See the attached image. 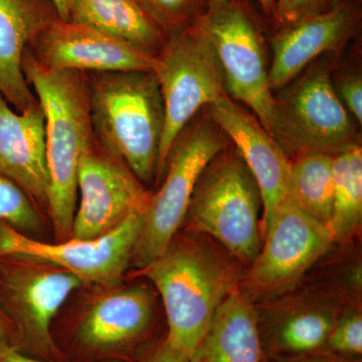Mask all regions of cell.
<instances>
[{
  "label": "cell",
  "instance_id": "cell-15",
  "mask_svg": "<svg viewBox=\"0 0 362 362\" xmlns=\"http://www.w3.org/2000/svg\"><path fill=\"white\" fill-rule=\"evenodd\" d=\"M207 108L214 122L233 143L258 185L263 202L264 226L287 197L292 161L256 117L228 95Z\"/></svg>",
  "mask_w": 362,
  "mask_h": 362
},
{
  "label": "cell",
  "instance_id": "cell-3",
  "mask_svg": "<svg viewBox=\"0 0 362 362\" xmlns=\"http://www.w3.org/2000/svg\"><path fill=\"white\" fill-rule=\"evenodd\" d=\"M140 274L158 290L166 317L165 339L192 358L211 319L237 288V274L220 252L195 238L170 243Z\"/></svg>",
  "mask_w": 362,
  "mask_h": 362
},
{
  "label": "cell",
  "instance_id": "cell-34",
  "mask_svg": "<svg viewBox=\"0 0 362 362\" xmlns=\"http://www.w3.org/2000/svg\"><path fill=\"white\" fill-rule=\"evenodd\" d=\"M59 18L63 21H69V8H70V0H52Z\"/></svg>",
  "mask_w": 362,
  "mask_h": 362
},
{
  "label": "cell",
  "instance_id": "cell-8",
  "mask_svg": "<svg viewBox=\"0 0 362 362\" xmlns=\"http://www.w3.org/2000/svg\"><path fill=\"white\" fill-rule=\"evenodd\" d=\"M81 286L76 276L56 267L0 258V305L13 324V349L42 361L62 362L52 322Z\"/></svg>",
  "mask_w": 362,
  "mask_h": 362
},
{
  "label": "cell",
  "instance_id": "cell-10",
  "mask_svg": "<svg viewBox=\"0 0 362 362\" xmlns=\"http://www.w3.org/2000/svg\"><path fill=\"white\" fill-rule=\"evenodd\" d=\"M144 213L131 214L112 232L92 240L40 242L0 223V258L28 259L73 274L82 284L116 287L130 266Z\"/></svg>",
  "mask_w": 362,
  "mask_h": 362
},
{
  "label": "cell",
  "instance_id": "cell-5",
  "mask_svg": "<svg viewBox=\"0 0 362 362\" xmlns=\"http://www.w3.org/2000/svg\"><path fill=\"white\" fill-rule=\"evenodd\" d=\"M228 137L209 112L185 126L169 150L165 178L151 194L131 263L143 269L160 257L187 218L195 185L214 157L228 146Z\"/></svg>",
  "mask_w": 362,
  "mask_h": 362
},
{
  "label": "cell",
  "instance_id": "cell-13",
  "mask_svg": "<svg viewBox=\"0 0 362 362\" xmlns=\"http://www.w3.org/2000/svg\"><path fill=\"white\" fill-rule=\"evenodd\" d=\"M361 0H340L322 13L274 33L269 82L275 93L294 80L319 57L337 54L358 33Z\"/></svg>",
  "mask_w": 362,
  "mask_h": 362
},
{
  "label": "cell",
  "instance_id": "cell-17",
  "mask_svg": "<svg viewBox=\"0 0 362 362\" xmlns=\"http://www.w3.org/2000/svg\"><path fill=\"white\" fill-rule=\"evenodd\" d=\"M0 175L47 209L45 122L39 102L28 110L13 111L0 95Z\"/></svg>",
  "mask_w": 362,
  "mask_h": 362
},
{
  "label": "cell",
  "instance_id": "cell-2",
  "mask_svg": "<svg viewBox=\"0 0 362 362\" xmlns=\"http://www.w3.org/2000/svg\"><path fill=\"white\" fill-rule=\"evenodd\" d=\"M93 133L100 148L144 187L157 177L164 106L153 71L85 73Z\"/></svg>",
  "mask_w": 362,
  "mask_h": 362
},
{
  "label": "cell",
  "instance_id": "cell-9",
  "mask_svg": "<svg viewBox=\"0 0 362 362\" xmlns=\"http://www.w3.org/2000/svg\"><path fill=\"white\" fill-rule=\"evenodd\" d=\"M199 23L213 44L226 95L246 104L272 135L275 97L263 37L254 16L240 0H225L207 8Z\"/></svg>",
  "mask_w": 362,
  "mask_h": 362
},
{
  "label": "cell",
  "instance_id": "cell-21",
  "mask_svg": "<svg viewBox=\"0 0 362 362\" xmlns=\"http://www.w3.org/2000/svg\"><path fill=\"white\" fill-rule=\"evenodd\" d=\"M333 156L311 152L291 162L286 199L307 216L329 226L333 209Z\"/></svg>",
  "mask_w": 362,
  "mask_h": 362
},
{
  "label": "cell",
  "instance_id": "cell-33",
  "mask_svg": "<svg viewBox=\"0 0 362 362\" xmlns=\"http://www.w3.org/2000/svg\"><path fill=\"white\" fill-rule=\"evenodd\" d=\"M225 1V0H202L204 2V11H206L209 7L216 6V4H221V2ZM276 0H258L259 6H261L262 11L268 20L272 21L273 18L274 8H275Z\"/></svg>",
  "mask_w": 362,
  "mask_h": 362
},
{
  "label": "cell",
  "instance_id": "cell-16",
  "mask_svg": "<svg viewBox=\"0 0 362 362\" xmlns=\"http://www.w3.org/2000/svg\"><path fill=\"white\" fill-rule=\"evenodd\" d=\"M109 290L93 302L76 327V344L90 358L122 356L145 337L153 320L154 299L148 288Z\"/></svg>",
  "mask_w": 362,
  "mask_h": 362
},
{
  "label": "cell",
  "instance_id": "cell-28",
  "mask_svg": "<svg viewBox=\"0 0 362 362\" xmlns=\"http://www.w3.org/2000/svg\"><path fill=\"white\" fill-rule=\"evenodd\" d=\"M334 69V68H333ZM333 71V70H332ZM333 87L340 101L359 125L362 124V78L359 71L350 70L331 74Z\"/></svg>",
  "mask_w": 362,
  "mask_h": 362
},
{
  "label": "cell",
  "instance_id": "cell-25",
  "mask_svg": "<svg viewBox=\"0 0 362 362\" xmlns=\"http://www.w3.org/2000/svg\"><path fill=\"white\" fill-rule=\"evenodd\" d=\"M169 35L197 25L204 13L202 0H135Z\"/></svg>",
  "mask_w": 362,
  "mask_h": 362
},
{
  "label": "cell",
  "instance_id": "cell-20",
  "mask_svg": "<svg viewBox=\"0 0 362 362\" xmlns=\"http://www.w3.org/2000/svg\"><path fill=\"white\" fill-rule=\"evenodd\" d=\"M69 21L156 58L168 35L135 0H70Z\"/></svg>",
  "mask_w": 362,
  "mask_h": 362
},
{
  "label": "cell",
  "instance_id": "cell-19",
  "mask_svg": "<svg viewBox=\"0 0 362 362\" xmlns=\"http://www.w3.org/2000/svg\"><path fill=\"white\" fill-rule=\"evenodd\" d=\"M192 362H264L258 319L244 293L235 290L216 311Z\"/></svg>",
  "mask_w": 362,
  "mask_h": 362
},
{
  "label": "cell",
  "instance_id": "cell-6",
  "mask_svg": "<svg viewBox=\"0 0 362 362\" xmlns=\"http://www.w3.org/2000/svg\"><path fill=\"white\" fill-rule=\"evenodd\" d=\"M261 194L235 147H226L202 173L185 221L194 232L206 233L235 258L252 262L261 249Z\"/></svg>",
  "mask_w": 362,
  "mask_h": 362
},
{
  "label": "cell",
  "instance_id": "cell-1",
  "mask_svg": "<svg viewBox=\"0 0 362 362\" xmlns=\"http://www.w3.org/2000/svg\"><path fill=\"white\" fill-rule=\"evenodd\" d=\"M23 71L42 107L45 122L47 211L57 242L70 240L78 204L81 158L97 141L90 123L86 74L49 70L25 52Z\"/></svg>",
  "mask_w": 362,
  "mask_h": 362
},
{
  "label": "cell",
  "instance_id": "cell-14",
  "mask_svg": "<svg viewBox=\"0 0 362 362\" xmlns=\"http://www.w3.org/2000/svg\"><path fill=\"white\" fill-rule=\"evenodd\" d=\"M49 70L154 71L156 59L87 26L54 21L25 49Z\"/></svg>",
  "mask_w": 362,
  "mask_h": 362
},
{
  "label": "cell",
  "instance_id": "cell-18",
  "mask_svg": "<svg viewBox=\"0 0 362 362\" xmlns=\"http://www.w3.org/2000/svg\"><path fill=\"white\" fill-rule=\"evenodd\" d=\"M58 18L52 0H0V95L18 112L39 102L23 75V54Z\"/></svg>",
  "mask_w": 362,
  "mask_h": 362
},
{
  "label": "cell",
  "instance_id": "cell-29",
  "mask_svg": "<svg viewBox=\"0 0 362 362\" xmlns=\"http://www.w3.org/2000/svg\"><path fill=\"white\" fill-rule=\"evenodd\" d=\"M144 362H192L189 357L176 349L164 339L159 343L156 349L152 350L151 354L145 359Z\"/></svg>",
  "mask_w": 362,
  "mask_h": 362
},
{
  "label": "cell",
  "instance_id": "cell-11",
  "mask_svg": "<svg viewBox=\"0 0 362 362\" xmlns=\"http://www.w3.org/2000/svg\"><path fill=\"white\" fill-rule=\"evenodd\" d=\"M150 195L129 169L96 143L78 163V204L71 239H97L112 232L131 214L144 213Z\"/></svg>",
  "mask_w": 362,
  "mask_h": 362
},
{
  "label": "cell",
  "instance_id": "cell-31",
  "mask_svg": "<svg viewBox=\"0 0 362 362\" xmlns=\"http://www.w3.org/2000/svg\"><path fill=\"white\" fill-rule=\"evenodd\" d=\"M289 362H354L347 361L344 357L337 356V354H302L301 356Z\"/></svg>",
  "mask_w": 362,
  "mask_h": 362
},
{
  "label": "cell",
  "instance_id": "cell-22",
  "mask_svg": "<svg viewBox=\"0 0 362 362\" xmlns=\"http://www.w3.org/2000/svg\"><path fill=\"white\" fill-rule=\"evenodd\" d=\"M333 209L329 226L335 240H349L362 218V148L333 156Z\"/></svg>",
  "mask_w": 362,
  "mask_h": 362
},
{
  "label": "cell",
  "instance_id": "cell-26",
  "mask_svg": "<svg viewBox=\"0 0 362 362\" xmlns=\"http://www.w3.org/2000/svg\"><path fill=\"white\" fill-rule=\"evenodd\" d=\"M340 0H276L274 8V32L282 30L316 14L322 13Z\"/></svg>",
  "mask_w": 362,
  "mask_h": 362
},
{
  "label": "cell",
  "instance_id": "cell-32",
  "mask_svg": "<svg viewBox=\"0 0 362 362\" xmlns=\"http://www.w3.org/2000/svg\"><path fill=\"white\" fill-rule=\"evenodd\" d=\"M0 362H49L26 356L18 350L11 349L0 354Z\"/></svg>",
  "mask_w": 362,
  "mask_h": 362
},
{
  "label": "cell",
  "instance_id": "cell-7",
  "mask_svg": "<svg viewBox=\"0 0 362 362\" xmlns=\"http://www.w3.org/2000/svg\"><path fill=\"white\" fill-rule=\"evenodd\" d=\"M156 74L164 106L157 178L181 131L204 108L226 96L223 74L206 30L197 23L169 35L156 56Z\"/></svg>",
  "mask_w": 362,
  "mask_h": 362
},
{
  "label": "cell",
  "instance_id": "cell-12",
  "mask_svg": "<svg viewBox=\"0 0 362 362\" xmlns=\"http://www.w3.org/2000/svg\"><path fill=\"white\" fill-rule=\"evenodd\" d=\"M263 228L265 244L250 272L251 284L261 292H279L294 284L335 240L329 226L307 216L287 199Z\"/></svg>",
  "mask_w": 362,
  "mask_h": 362
},
{
  "label": "cell",
  "instance_id": "cell-24",
  "mask_svg": "<svg viewBox=\"0 0 362 362\" xmlns=\"http://www.w3.org/2000/svg\"><path fill=\"white\" fill-rule=\"evenodd\" d=\"M0 223L28 235L40 230V216L35 202L13 181L0 175Z\"/></svg>",
  "mask_w": 362,
  "mask_h": 362
},
{
  "label": "cell",
  "instance_id": "cell-23",
  "mask_svg": "<svg viewBox=\"0 0 362 362\" xmlns=\"http://www.w3.org/2000/svg\"><path fill=\"white\" fill-rule=\"evenodd\" d=\"M334 324L333 316L325 310L294 312L279 326L275 342L279 349L289 354L316 352L327 343Z\"/></svg>",
  "mask_w": 362,
  "mask_h": 362
},
{
  "label": "cell",
  "instance_id": "cell-27",
  "mask_svg": "<svg viewBox=\"0 0 362 362\" xmlns=\"http://www.w3.org/2000/svg\"><path fill=\"white\" fill-rule=\"evenodd\" d=\"M335 354L361 356L362 354V317L361 313H350L335 323L327 343Z\"/></svg>",
  "mask_w": 362,
  "mask_h": 362
},
{
  "label": "cell",
  "instance_id": "cell-30",
  "mask_svg": "<svg viewBox=\"0 0 362 362\" xmlns=\"http://www.w3.org/2000/svg\"><path fill=\"white\" fill-rule=\"evenodd\" d=\"M14 330L13 324L0 305V354L13 349Z\"/></svg>",
  "mask_w": 362,
  "mask_h": 362
},
{
  "label": "cell",
  "instance_id": "cell-4",
  "mask_svg": "<svg viewBox=\"0 0 362 362\" xmlns=\"http://www.w3.org/2000/svg\"><path fill=\"white\" fill-rule=\"evenodd\" d=\"M333 54L315 59L294 80L277 90L272 136L287 154L334 156L361 144L357 122L340 101L331 74Z\"/></svg>",
  "mask_w": 362,
  "mask_h": 362
}]
</instances>
